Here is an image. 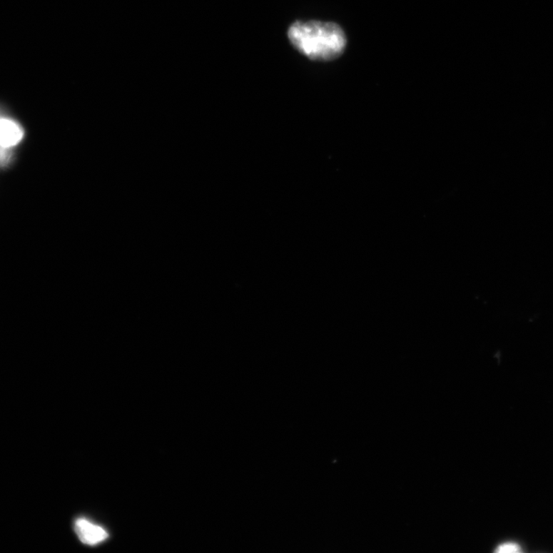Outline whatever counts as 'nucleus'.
<instances>
[{"label":"nucleus","mask_w":553,"mask_h":553,"mask_svg":"<svg viewBox=\"0 0 553 553\" xmlns=\"http://www.w3.org/2000/svg\"><path fill=\"white\" fill-rule=\"evenodd\" d=\"M291 44L316 61H330L344 53L346 36L338 25L319 21H298L288 30Z\"/></svg>","instance_id":"f257e3e1"},{"label":"nucleus","mask_w":553,"mask_h":553,"mask_svg":"<svg viewBox=\"0 0 553 553\" xmlns=\"http://www.w3.org/2000/svg\"><path fill=\"white\" fill-rule=\"evenodd\" d=\"M10 158H11V151H10V148L0 145V166H6Z\"/></svg>","instance_id":"39448f33"},{"label":"nucleus","mask_w":553,"mask_h":553,"mask_svg":"<svg viewBox=\"0 0 553 553\" xmlns=\"http://www.w3.org/2000/svg\"><path fill=\"white\" fill-rule=\"evenodd\" d=\"M75 531L80 541L88 546L97 545L108 537V532L103 527L83 518L76 521Z\"/></svg>","instance_id":"f03ea898"},{"label":"nucleus","mask_w":553,"mask_h":553,"mask_svg":"<svg viewBox=\"0 0 553 553\" xmlns=\"http://www.w3.org/2000/svg\"><path fill=\"white\" fill-rule=\"evenodd\" d=\"M497 552L506 553V552H521L520 547L515 542H506V544H502L496 550Z\"/></svg>","instance_id":"20e7f679"},{"label":"nucleus","mask_w":553,"mask_h":553,"mask_svg":"<svg viewBox=\"0 0 553 553\" xmlns=\"http://www.w3.org/2000/svg\"><path fill=\"white\" fill-rule=\"evenodd\" d=\"M24 129L14 120L0 118V145L11 148L24 138Z\"/></svg>","instance_id":"7ed1b4c3"}]
</instances>
